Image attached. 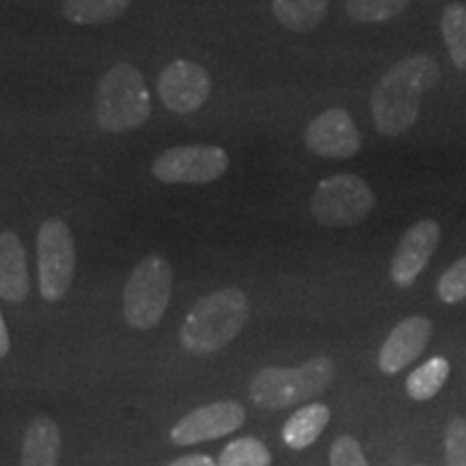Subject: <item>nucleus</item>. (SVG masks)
Returning <instances> with one entry per match:
<instances>
[{"mask_svg": "<svg viewBox=\"0 0 466 466\" xmlns=\"http://www.w3.org/2000/svg\"><path fill=\"white\" fill-rule=\"evenodd\" d=\"M441 67L434 56L401 58L378 80L371 91V116L382 137H400L415 126L421 100L439 83Z\"/></svg>", "mask_w": 466, "mask_h": 466, "instance_id": "f257e3e1", "label": "nucleus"}, {"mask_svg": "<svg viewBox=\"0 0 466 466\" xmlns=\"http://www.w3.org/2000/svg\"><path fill=\"white\" fill-rule=\"evenodd\" d=\"M248 319V300L242 289L225 288L203 296L184 319L179 339L190 354L203 357L236 339Z\"/></svg>", "mask_w": 466, "mask_h": 466, "instance_id": "f03ea898", "label": "nucleus"}, {"mask_svg": "<svg viewBox=\"0 0 466 466\" xmlns=\"http://www.w3.org/2000/svg\"><path fill=\"white\" fill-rule=\"evenodd\" d=\"M333 378V360L318 357L299 367H264L253 376L248 391L259 408L283 410L326 391Z\"/></svg>", "mask_w": 466, "mask_h": 466, "instance_id": "7ed1b4c3", "label": "nucleus"}, {"mask_svg": "<svg viewBox=\"0 0 466 466\" xmlns=\"http://www.w3.org/2000/svg\"><path fill=\"white\" fill-rule=\"evenodd\" d=\"M96 113L97 124L110 134L143 126L151 115V97L143 74L130 63L110 67L97 85Z\"/></svg>", "mask_w": 466, "mask_h": 466, "instance_id": "20e7f679", "label": "nucleus"}, {"mask_svg": "<svg viewBox=\"0 0 466 466\" xmlns=\"http://www.w3.org/2000/svg\"><path fill=\"white\" fill-rule=\"evenodd\" d=\"M173 289V268L160 255H149L127 277L124 318L132 329L147 330L160 324Z\"/></svg>", "mask_w": 466, "mask_h": 466, "instance_id": "39448f33", "label": "nucleus"}, {"mask_svg": "<svg viewBox=\"0 0 466 466\" xmlns=\"http://www.w3.org/2000/svg\"><path fill=\"white\" fill-rule=\"evenodd\" d=\"M374 206V190L354 173L330 175L318 184L311 197V214L322 227L359 225Z\"/></svg>", "mask_w": 466, "mask_h": 466, "instance_id": "423d86ee", "label": "nucleus"}, {"mask_svg": "<svg viewBox=\"0 0 466 466\" xmlns=\"http://www.w3.org/2000/svg\"><path fill=\"white\" fill-rule=\"evenodd\" d=\"M37 270L39 291L48 302L66 299L76 272V247L69 227L58 218H50L37 233Z\"/></svg>", "mask_w": 466, "mask_h": 466, "instance_id": "0eeeda50", "label": "nucleus"}, {"mask_svg": "<svg viewBox=\"0 0 466 466\" xmlns=\"http://www.w3.org/2000/svg\"><path fill=\"white\" fill-rule=\"evenodd\" d=\"M229 156L214 145H182L162 151L151 165L156 179L165 184H209L223 177Z\"/></svg>", "mask_w": 466, "mask_h": 466, "instance_id": "6e6552de", "label": "nucleus"}, {"mask_svg": "<svg viewBox=\"0 0 466 466\" xmlns=\"http://www.w3.org/2000/svg\"><path fill=\"white\" fill-rule=\"evenodd\" d=\"M247 419L244 408L233 400L214 401V404L195 408L184 415L171 430V441L175 445H197L203 441H214L240 430Z\"/></svg>", "mask_w": 466, "mask_h": 466, "instance_id": "1a4fd4ad", "label": "nucleus"}, {"mask_svg": "<svg viewBox=\"0 0 466 466\" xmlns=\"http://www.w3.org/2000/svg\"><path fill=\"white\" fill-rule=\"evenodd\" d=\"M305 145L319 158L348 160L360 151V132L346 108H329L305 130Z\"/></svg>", "mask_w": 466, "mask_h": 466, "instance_id": "9d476101", "label": "nucleus"}, {"mask_svg": "<svg viewBox=\"0 0 466 466\" xmlns=\"http://www.w3.org/2000/svg\"><path fill=\"white\" fill-rule=\"evenodd\" d=\"M212 80L206 67L192 61H173L158 76V96L168 110L190 115L208 102Z\"/></svg>", "mask_w": 466, "mask_h": 466, "instance_id": "9b49d317", "label": "nucleus"}, {"mask_svg": "<svg viewBox=\"0 0 466 466\" xmlns=\"http://www.w3.org/2000/svg\"><path fill=\"white\" fill-rule=\"evenodd\" d=\"M439 242L441 225L436 220L423 218L408 227L391 259V281L398 288H410L430 264Z\"/></svg>", "mask_w": 466, "mask_h": 466, "instance_id": "f8f14e48", "label": "nucleus"}, {"mask_svg": "<svg viewBox=\"0 0 466 466\" xmlns=\"http://www.w3.org/2000/svg\"><path fill=\"white\" fill-rule=\"evenodd\" d=\"M432 337V322L423 316H410L395 326L384 339L380 354H378V367L382 374H398L406 365L421 357Z\"/></svg>", "mask_w": 466, "mask_h": 466, "instance_id": "ddd939ff", "label": "nucleus"}, {"mask_svg": "<svg viewBox=\"0 0 466 466\" xmlns=\"http://www.w3.org/2000/svg\"><path fill=\"white\" fill-rule=\"evenodd\" d=\"M31 281L26 270V250L15 233H0V299L25 302Z\"/></svg>", "mask_w": 466, "mask_h": 466, "instance_id": "4468645a", "label": "nucleus"}, {"mask_svg": "<svg viewBox=\"0 0 466 466\" xmlns=\"http://www.w3.org/2000/svg\"><path fill=\"white\" fill-rule=\"evenodd\" d=\"M61 430L50 417H35L22 442V466H58Z\"/></svg>", "mask_w": 466, "mask_h": 466, "instance_id": "2eb2a0df", "label": "nucleus"}, {"mask_svg": "<svg viewBox=\"0 0 466 466\" xmlns=\"http://www.w3.org/2000/svg\"><path fill=\"white\" fill-rule=\"evenodd\" d=\"M330 421V410L324 404H307L288 419L283 425V441L289 450H307L319 439Z\"/></svg>", "mask_w": 466, "mask_h": 466, "instance_id": "dca6fc26", "label": "nucleus"}, {"mask_svg": "<svg viewBox=\"0 0 466 466\" xmlns=\"http://www.w3.org/2000/svg\"><path fill=\"white\" fill-rule=\"evenodd\" d=\"M329 0H272V14L288 31H313L324 20Z\"/></svg>", "mask_w": 466, "mask_h": 466, "instance_id": "f3484780", "label": "nucleus"}, {"mask_svg": "<svg viewBox=\"0 0 466 466\" xmlns=\"http://www.w3.org/2000/svg\"><path fill=\"white\" fill-rule=\"evenodd\" d=\"M130 3L132 0H66L63 15L78 26L106 25L124 15Z\"/></svg>", "mask_w": 466, "mask_h": 466, "instance_id": "a211bd4d", "label": "nucleus"}, {"mask_svg": "<svg viewBox=\"0 0 466 466\" xmlns=\"http://www.w3.org/2000/svg\"><path fill=\"white\" fill-rule=\"evenodd\" d=\"M450 371H451V365L447 359L442 357L430 359L428 363L417 367V370L408 376L406 380L408 395L417 401L432 400L434 395L445 387L447 378H450Z\"/></svg>", "mask_w": 466, "mask_h": 466, "instance_id": "6ab92c4d", "label": "nucleus"}, {"mask_svg": "<svg viewBox=\"0 0 466 466\" xmlns=\"http://www.w3.org/2000/svg\"><path fill=\"white\" fill-rule=\"evenodd\" d=\"M441 31L453 66L466 72V5H447L441 15Z\"/></svg>", "mask_w": 466, "mask_h": 466, "instance_id": "aec40b11", "label": "nucleus"}, {"mask_svg": "<svg viewBox=\"0 0 466 466\" xmlns=\"http://www.w3.org/2000/svg\"><path fill=\"white\" fill-rule=\"evenodd\" d=\"M270 451L255 436L231 441L218 458V466H270Z\"/></svg>", "mask_w": 466, "mask_h": 466, "instance_id": "412c9836", "label": "nucleus"}, {"mask_svg": "<svg viewBox=\"0 0 466 466\" xmlns=\"http://www.w3.org/2000/svg\"><path fill=\"white\" fill-rule=\"evenodd\" d=\"M408 5L410 0H346V11L354 22L378 25V22L393 20Z\"/></svg>", "mask_w": 466, "mask_h": 466, "instance_id": "4be33fe9", "label": "nucleus"}, {"mask_svg": "<svg viewBox=\"0 0 466 466\" xmlns=\"http://www.w3.org/2000/svg\"><path fill=\"white\" fill-rule=\"evenodd\" d=\"M436 294L447 305H456V302L466 300V255L447 268L445 275L436 283Z\"/></svg>", "mask_w": 466, "mask_h": 466, "instance_id": "5701e85b", "label": "nucleus"}, {"mask_svg": "<svg viewBox=\"0 0 466 466\" xmlns=\"http://www.w3.org/2000/svg\"><path fill=\"white\" fill-rule=\"evenodd\" d=\"M447 466H466V419L456 417L445 430Z\"/></svg>", "mask_w": 466, "mask_h": 466, "instance_id": "b1692460", "label": "nucleus"}, {"mask_svg": "<svg viewBox=\"0 0 466 466\" xmlns=\"http://www.w3.org/2000/svg\"><path fill=\"white\" fill-rule=\"evenodd\" d=\"M330 466H370L354 436H339L330 447Z\"/></svg>", "mask_w": 466, "mask_h": 466, "instance_id": "393cba45", "label": "nucleus"}, {"mask_svg": "<svg viewBox=\"0 0 466 466\" xmlns=\"http://www.w3.org/2000/svg\"><path fill=\"white\" fill-rule=\"evenodd\" d=\"M168 466H218V462H214L209 456H203V453H192V456L177 458Z\"/></svg>", "mask_w": 466, "mask_h": 466, "instance_id": "a878e982", "label": "nucleus"}, {"mask_svg": "<svg viewBox=\"0 0 466 466\" xmlns=\"http://www.w3.org/2000/svg\"><path fill=\"white\" fill-rule=\"evenodd\" d=\"M11 350V339H9V330L7 324H5L3 316H0V359H5Z\"/></svg>", "mask_w": 466, "mask_h": 466, "instance_id": "bb28decb", "label": "nucleus"}, {"mask_svg": "<svg viewBox=\"0 0 466 466\" xmlns=\"http://www.w3.org/2000/svg\"><path fill=\"white\" fill-rule=\"evenodd\" d=\"M417 466H423V464H417Z\"/></svg>", "mask_w": 466, "mask_h": 466, "instance_id": "cd10ccee", "label": "nucleus"}]
</instances>
